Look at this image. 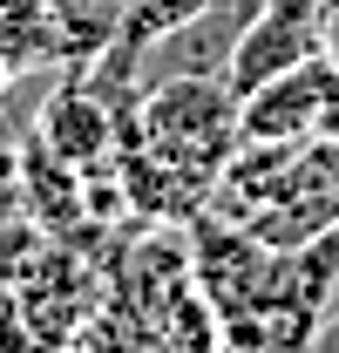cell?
<instances>
[{
  "label": "cell",
  "mask_w": 339,
  "mask_h": 353,
  "mask_svg": "<svg viewBox=\"0 0 339 353\" xmlns=\"http://www.w3.org/2000/svg\"><path fill=\"white\" fill-rule=\"evenodd\" d=\"M123 136L143 143L176 183H190L197 197H211L217 170L238 150V95L224 75H183L156 82L123 109Z\"/></svg>",
  "instance_id": "cell-1"
},
{
  "label": "cell",
  "mask_w": 339,
  "mask_h": 353,
  "mask_svg": "<svg viewBox=\"0 0 339 353\" xmlns=\"http://www.w3.org/2000/svg\"><path fill=\"white\" fill-rule=\"evenodd\" d=\"M251 14H258V0H204L197 14L150 34L143 48H123L129 95H143L156 82H183V75H231V54H238V34H245Z\"/></svg>",
  "instance_id": "cell-2"
},
{
  "label": "cell",
  "mask_w": 339,
  "mask_h": 353,
  "mask_svg": "<svg viewBox=\"0 0 339 353\" xmlns=\"http://www.w3.org/2000/svg\"><path fill=\"white\" fill-rule=\"evenodd\" d=\"M333 224H339V143L333 136H298L271 204L251 218V238H265L271 252H292V245L326 238Z\"/></svg>",
  "instance_id": "cell-3"
},
{
  "label": "cell",
  "mask_w": 339,
  "mask_h": 353,
  "mask_svg": "<svg viewBox=\"0 0 339 353\" xmlns=\"http://www.w3.org/2000/svg\"><path fill=\"white\" fill-rule=\"evenodd\" d=\"M333 82H339V68L326 54H312L285 75H271L265 88L238 95V143H298V136H312Z\"/></svg>",
  "instance_id": "cell-4"
},
{
  "label": "cell",
  "mask_w": 339,
  "mask_h": 353,
  "mask_svg": "<svg viewBox=\"0 0 339 353\" xmlns=\"http://www.w3.org/2000/svg\"><path fill=\"white\" fill-rule=\"evenodd\" d=\"M116 130H123V109L109 95H95L88 82L54 88L41 102V116H34V143H41L54 163H68V170L109 163L116 157Z\"/></svg>",
  "instance_id": "cell-5"
},
{
  "label": "cell",
  "mask_w": 339,
  "mask_h": 353,
  "mask_svg": "<svg viewBox=\"0 0 339 353\" xmlns=\"http://www.w3.org/2000/svg\"><path fill=\"white\" fill-rule=\"evenodd\" d=\"M54 61H75V34L61 21L54 0H0V68L21 75V68H54Z\"/></svg>",
  "instance_id": "cell-6"
},
{
  "label": "cell",
  "mask_w": 339,
  "mask_h": 353,
  "mask_svg": "<svg viewBox=\"0 0 339 353\" xmlns=\"http://www.w3.org/2000/svg\"><path fill=\"white\" fill-rule=\"evenodd\" d=\"M204 0H123L116 7V34L109 41H123V48H143L150 34H163V28H176L183 14H197Z\"/></svg>",
  "instance_id": "cell-7"
},
{
  "label": "cell",
  "mask_w": 339,
  "mask_h": 353,
  "mask_svg": "<svg viewBox=\"0 0 339 353\" xmlns=\"http://www.w3.org/2000/svg\"><path fill=\"white\" fill-rule=\"evenodd\" d=\"M319 54H326V61H333V68H339V7H333V14H326V41H319Z\"/></svg>",
  "instance_id": "cell-8"
}]
</instances>
